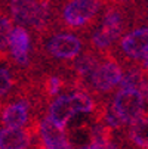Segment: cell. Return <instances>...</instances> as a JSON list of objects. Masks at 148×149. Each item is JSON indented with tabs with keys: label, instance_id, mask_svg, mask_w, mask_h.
Instances as JSON below:
<instances>
[{
	"label": "cell",
	"instance_id": "6da1fadb",
	"mask_svg": "<svg viewBox=\"0 0 148 149\" xmlns=\"http://www.w3.org/2000/svg\"><path fill=\"white\" fill-rule=\"evenodd\" d=\"M96 109L95 97L83 89L59 93L52 97L48 105L46 118L61 129L67 127L79 117H86L93 114Z\"/></svg>",
	"mask_w": 148,
	"mask_h": 149
},
{
	"label": "cell",
	"instance_id": "7a4b0ae2",
	"mask_svg": "<svg viewBox=\"0 0 148 149\" xmlns=\"http://www.w3.org/2000/svg\"><path fill=\"white\" fill-rule=\"evenodd\" d=\"M113 93L114 95L105 111L117 121L120 129L145 115L147 90L133 87H119Z\"/></svg>",
	"mask_w": 148,
	"mask_h": 149
},
{
	"label": "cell",
	"instance_id": "3957f363",
	"mask_svg": "<svg viewBox=\"0 0 148 149\" xmlns=\"http://www.w3.org/2000/svg\"><path fill=\"white\" fill-rule=\"evenodd\" d=\"M8 15L15 25L45 30L52 19L51 0H8Z\"/></svg>",
	"mask_w": 148,
	"mask_h": 149
},
{
	"label": "cell",
	"instance_id": "277c9868",
	"mask_svg": "<svg viewBox=\"0 0 148 149\" xmlns=\"http://www.w3.org/2000/svg\"><path fill=\"white\" fill-rule=\"evenodd\" d=\"M126 16L117 5L108 6L104 10L99 25L90 34V45L95 52L110 50L123 34Z\"/></svg>",
	"mask_w": 148,
	"mask_h": 149
},
{
	"label": "cell",
	"instance_id": "5b68a950",
	"mask_svg": "<svg viewBox=\"0 0 148 149\" xmlns=\"http://www.w3.org/2000/svg\"><path fill=\"white\" fill-rule=\"evenodd\" d=\"M104 0H64L61 21L67 28L81 30L89 27L101 13Z\"/></svg>",
	"mask_w": 148,
	"mask_h": 149
},
{
	"label": "cell",
	"instance_id": "8992f818",
	"mask_svg": "<svg viewBox=\"0 0 148 149\" xmlns=\"http://www.w3.org/2000/svg\"><path fill=\"white\" fill-rule=\"evenodd\" d=\"M123 77V68L114 59H99L86 83L99 95H108L119 89Z\"/></svg>",
	"mask_w": 148,
	"mask_h": 149
},
{
	"label": "cell",
	"instance_id": "52a82bcc",
	"mask_svg": "<svg viewBox=\"0 0 148 149\" xmlns=\"http://www.w3.org/2000/svg\"><path fill=\"white\" fill-rule=\"evenodd\" d=\"M119 49L124 58L132 62L141 63L142 70H147L148 63V30L145 25L136 27L119 38Z\"/></svg>",
	"mask_w": 148,
	"mask_h": 149
},
{
	"label": "cell",
	"instance_id": "ba28073f",
	"mask_svg": "<svg viewBox=\"0 0 148 149\" xmlns=\"http://www.w3.org/2000/svg\"><path fill=\"white\" fill-rule=\"evenodd\" d=\"M45 50L56 61H73L83 52V40L71 31L55 33L46 38Z\"/></svg>",
	"mask_w": 148,
	"mask_h": 149
},
{
	"label": "cell",
	"instance_id": "9c48e42d",
	"mask_svg": "<svg viewBox=\"0 0 148 149\" xmlns=\"http://www.w3.org/2000/svg\"><path fill=\"white\" fill-rule=\"evenodd\" d=\"M31 50H33V37L30 30L21 25H13L6 53H9L11 59L16 65L25 67L30 62Z\"/></svg>",
	"mask_w": 148,
	"mask_h": 149
},
{
	"label": "cell",
	"instance_id": "30bf717a",
	"mask_svg": "<svg viewBox=\"0 0 148 149\" xmlns=\"http://www.w3.org/2000/svg\"><path fill=\"white\" fill-rule=\"evenodd\" d=\"M37 137L40 149H74L65 129L55 125L48 118H43L37 124Z\"/></svg>",
	"mask_w": 148,
	"mask_h": 149
},
{
	"label": "cell",
	"instance_id": "8fae6325",
	"mask_svg": "<svg viewBox=\"0 0 148 149\" xmlns=\"http://www.w3.org/2000/svg\"><path fill=\"white\" fill-rule=\"evenodd\" d=\"M31 103L27 99H13L0 111V121L9 127H28L31 121Z\"/></svg>",
	"mask_w": 148,
	"mask_h": 149
},
{
	"label": "cell",
	"instance_id": "7c38bea8",
	"mask_svg": "<svg viewBox=\"0 0 148 149\" xmlns=\"http://www.w3.org/2000/svg\"><path fill=\"white\" fill-rule=\"evenodd\" d=\"M34 142L33 132L28 127H9L0 129V149H31Z\"/></svg>",
	"mask_w": 148,
	"mask_h": 149
},
{
	"label": "cell",
	"instance_id": "4fadbf2b",
	"mask_svg": "<svg viewBox=\"0 0 148 149\" xmlns=\"http://www.w3.org/2000/svg\"><path fill=\"white\" fill-rule=\"evenodd\" d=\"M129 137L130 142L138 148V149H147L148 146V121L147 117L142 115L129 125Z\"/></svg>",
	"mask_w": 148,
	"mask_h": 149
},
{
	"label": "cell",
	"instance_id": "5bb4252c",
	"mask_svg": "<svg viewBox=\"0 0 148 149\" xmlns=\"http://www.w3.org/2000/svg\"><path fill=\"white\" fill-rule=\"evenodd\" d=\"M101 58L96 56L93 52H81L79 53L73 61H74V71L77 74L79 78L84 80L89 77V74L92 72V70L95 68V65L98 63Z\"/></svg>",
	"mask_w": 148,
	"mask_h": 149
},
{
	"label": "cell",
	"instance_id": "9a60e30c",
	"mask_svg": "<svg viewBox=\"0 0 148 149\" xmlns=\"http://www.w3.org/2000/svg\"><path fill=\"white\" fill-rule=\"evenodd\" d=\"M145 70L141 68H129L123 70V77L119 87H133V89H142L147 90V78H145Z\"/></svg>",
	"mask_w": 148,
	"mask_h": 149
},
{
	"label": "cell",
	"instance_id": "2e32d148",
	"mask_svg": "<svg viewBox=\"0 0 148 149\" xmlns=\"http://www.w3.org/2000/svg\"><path fill=\"white\" fill-rule=\"evenodd\" d=\"M13 21L8 13H0V55H5L8 52L9 37L13 30Z\"/></svg>",
	"mask_w": 148,
	"mask_h": 149
},
{
	"label": "cell",
	"instance_id": "e0dca14e",
	"mask_svg": "<svg viewBox=\"0 0 148 149\" xmlns=\"http://www.w3.org/2000/svg\"><path fill=\"white\" fill-rule=\"evenodd\" d=\"M13 84H15V78L11 68L0 63V97H5L12 92Z\"/></svg>",
	"mask_w": 148,
	"mask_h": 149
},
{
	"label": "cell",
	"instance_id": "ac0fdd59",
	"mask_svg": "<svg viewBox=\"0 0 148 149\" xmlns=\"http://www.w3.org/2000/svg\"><path fill=\"white\" fill-rule=\"evenodd\" d=\"M79 149H119V148L108 136L102 139H89L83 145H80Z\"/></svg>",
	"mask_w": 148,
	"mask_h": 149
},
{
	"label": "cell",
	"instance_id": "d6986e66",
	"mask_svg": "<svg viewBox=\"0 0 148 149\" xmlns=\"http://www.w3.org/2000/svg\"><path fill=\"white\" fill-rule=\"evenodd\" d=\"M62 89H64V81H62V78L59 75H51V77H48V80L45 83V90H46V93L51 97L59 95L62 92Z\"/></svg>",
	"mask_w": 148,
	"mask_h": 149
},
{
	"label": "cell",
	"instance_id": "ffe728a7",
	"mask_svg": "<svg viewBox=\"0 0 148 149\" xmlns=\"http://www.w3.org/2000/svg\"><path fill=\"white\" fill-rule=\"evenodd\" d=\"M116 3H129V2H132V0H114Z\"/></svg>",
	"mask_w": 148,
	"mask_h": 149
}]
</instances>
